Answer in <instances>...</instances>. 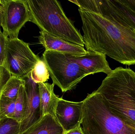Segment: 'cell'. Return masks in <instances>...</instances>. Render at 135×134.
Masks as SVG:
<instances>
[{"instance_id": "cell-11", "label": "cell", "mask_w": 135, "mask_h": 134, "mask_svg": "<svg viewBox=\"0 0 135 134\" xmlns=\"http://www.w3.org/2000/svg\"><path fill=\"white\" fill-rule=\"evenodd\" d=\"M87 51L86 54L81 56L67 54L73 61L85 71L88 75L99 72L108 75L112 71L106 60V55L94 51Z\"/></svg>"}, {"instance_id": "cell-23", "label": "cell", "mask_w": 135, "mask_h": 134, "mask_svg": "<svg viewBox=\"0 0 135 134\" xmlns=\"http://www.w3.org/2000/svg\"><path fill=\"white\" fill-rule=\"evenodd\" d=\"M3 0H0V10L1 11L3 7Z\"/></svg>"}, {"instance_id": "cell-15", "label": "cell", "mask_w": 135, "mask_h": 134, "mask_svg": "<svg viewBox=\"0 0 135 134\" xmlns=\"http://www.w3.org/2000/svg\"><path fill=\"white\" fill-rule=\"evenodd\" d=\"M25 83L23 79L11 76L3 87L1 98L16 100L21 86Z\"/></svg>"}, {"instance_id": "cell-9", "label": "cell", "mask_w": 135, "mask_h": 134, "mask_svg": "<svg viewBox=\"0 0 135 134\" xmlns=\"http://www.w3.org/2000/svg\"><path fill=\"white\" fill-rule=\"evenodd\" d=\"M23 79L27 102L24 115L20 122V134L25 133L42 118L38 84L32 80L30 74Z\"/></svg>"}, {"instance_id": "cell-16", "label": "cell", "mask_w": 135, "mask_h": 134, "mask_svg": "<svg viewBox=\"0 0 135 134\" xmlns=\"http://www.w3.org/2000/svg\"><path fill=\"white\" fill-rule=\"evenodd\" d=\"M25 84L22 85L20 88L15 104L13 119L20 122H21L23 117L27 105V96Z\"/></svg>"}, {"instance_id": "cell-7", "label": "cell", "mask_w": 135, "mask_h": 134, "mask_svg": "<svg viewBox=\"0 0 135 134\" xmlns=\"http://www.w3.org/2000/svg\"><path fill=\"white\" fill-rule=\"evenodd\" d=\"M40 58L29 44L19 38H8L6 68L11 76L23 79L27 77Z\"/></svg>"}, {"instance_id": "cell-14", "label": "cell", "mask_w": 135, "mask_h": 134, "mask_svg": "<svg viewBox=\"0 0 135 134\" xmlns=\"http://www.w3.org/2000/svg\"><path fill=\"white\" fill-rule=\"evenodd\" d=\"M64 130L56 118L51 114L45 115L24 134H63Z\"/></svg>"}, {"instance_id": "cell-20", "label": "cell", "mask_w": 135, "mask_h": 134, "mask_svg": "<svg viewBox=\"0 0 135 134\" xmlns=\"http://www.w3.org/2000/svg\"><path fill=\"white\" fill-rule=\"evenodd\" d=\"M8 38L0 32V67L6 66V46Z\"/></svg>"}, {"instance_id": "cell-22", "label": "cell", "mask_w": 135, "mask_h": 134, "mask_svg": "<svg viewBox=\"0 0 135 134\" xmlns=\"http://www.w3.org/2000/svg\"><path fill=\"white\" fill-rule=\"evenodd\" d=\"M63 134H84L83 131L81 126H79L74 129H72L66 132H64Z\"/></svg>"}, {"instance_id": "cell-24", "label": "cell", "mask_w": 135, "mask_h": 134, "mask_svg": "<svg viewBox=\"0 0 135 134\" xmlns=\"http://www.w3.org/2000/svg\"><path fill=\"white\" fill-rule=\"evenodd\" d=\"M1 10H0V32H1Z\"/></svg>"}, {"instance_id": "cell-4", "label": "cell", "mask_w": 135, "mask_h": 134, "mask_svg": "<svg viewBox=\"0 0 135 134\" xmlns=\"http://www.w3.org/2000/svg\"><path fill=\"white\" fill-rule=\"evenodd\" d=\"M81 126L84 134H135V129L115 116L96 91L83 100Z\"/></svg>"}, {"instance_id": "cell-10", "label": "cell", "mask_w": 135, "mask_h": 134, "mask_svg": "<svg viewBox=\"0 0 135 134\" xmlns=\"http://www.w3.org/2000/svg\"><path fill=\"white\" fill-rule=\"evenodd\" d=\"M83 101L74 102L60 98L55 111V118L66 132L81 126Z\"/></svg>"}, {"instance_id": "cell-13", "label": "cell", "mask_w": 135, "mask_h": 134, "mask_svg": "<svg viewBox=\"0 0 135 134\" xmlns=\"http://www.w3.org/2000/svg\"><path fill=\"white\" fill-rule=\"evenodd\" d=\"M42 117L50 114L55 118V111L60 98L54 92V83H41L38 84Z\"/></svg>"}, {"instance_id": "cell-8", "label": "cell", "mask_w": 135, "mask_h": 134, "mask_svg": "<svg viewBox=\"0 0 135 134\" xmlns=\"http://www.w3.org/2000/svg\"><path fill=\"white\" fill-rule=\"evenodd\" d=\"M1 12V27L3 34L9 39L18 38L21 28L31 21L27 1L3 0Z\"/></svg>"}, {"instance_id": "cell-1", "label": "cell", "mask_w": 135, "mask_h": 134, "mask_svg": "<svg viewBox=\"0 0 135 134\" xmlns=\"http://www.w3.org/2000/svg\"><path fill=\"white\" fill-rule=\"evenodd\" d=\"M87 51L108 56L120 63L135 64V31L113 18L79 8Z\"/></svg>"}, {"instance_id": "cell-19", "label": "cell", "mask_w": 135, "mask_h": 134, "mask_svg": "<svg viewBox=\"0 0 135 134\" xmlns=\"http://www.w3.org/2000/svg\"><path fill=\"white\" fill-rule=\"evenodd\" d=\"M16 100L1 98L0 110L3 117L14 118Z\"/></svg>"}, {"instance_id": "cell-21", "label": "cell", "mask_w": 135, "mask_h": 134, "mask_svg": "<svg viewBox=\"0 0 135 134\" xmlns=\"http://www.w3.org/2000/svg\"><path fill=\"white\" fill-rule=\"evenodd\" d=\"M11 76V74L5 67H0V100L3 87ZM4 118L0 110V119Z\"/></svg>"}, {"instance_id": "cell-6", "label": "cell", "mask_w": 135, "mask_h": 134, "mask_svg": "<svg viewBox=\"0 0 135 134\" xmlns=\"http://www.w3.org/2000/svg\"><path fill=\"white\" fill-rule=\"evenodd\" d=\"M79 9L113 18L135 31V0H78Z\"/></svg>"}, {"instance_id": "cell-12", "label": "cell", "mask_w": 135, "mask_h": 134, "mask_svg": "<svg viewBox=\"0 0 135 134\" xmlns=\"http://www.w3.org/2000/svg\"><path fill=\"white\" fill-rule=\"evenodd\" d=\"M39 40L46 50L75 56L84 55L88 52L84 47L66 41L44 31H40Z\"/></svg>"}, {"instance_id": "cell-5", "label": "cell", "mask_w": 135, "mask_h": 134, "mask_svg": "<svg viewBox=\"0 0 135 134\" xmlns=\"http://www.w3.org/2000/svg\"><path fill=\"white\" fill-rule=\"evenodd\" d=\"M42 60L46 65L53 83L62 93L71 90L89 76L66 53L45 50Z\"/></svg>"}, {"instance_id": "cell-3", "label": "cell", "mask_w": 135, "mask_h": 134, "mask_svg": "<svg viewBox=\"0 0 135 134\" xmlns=\"http://www.w3.org/2000/svg\"><path fill=\"white\" fill-rule=\"evenodd\" d=\"M31 22L46 32L66 41L84 47L83 36L68 18L57 0H27Z\"/></svg>"}, {"instance_id": "cell-18", "label": "cell", "mask_w": 135, "mask_h": 134, "mask_svg": "<svg viewBox=\"0 0 135 134\" xmlns=\"http://www.w3.org/2000/svg\"><path fill=\"white\" fill-rule=\"evenodd\" d=\"M20 122L12 118L0 119V134H20Z\"/></svg>"}, {"instance_id": "cell-17", "label": "cell", "mask_w": 135, "mask_h": 134, "mask_svg": "<svg viewBox=\"0 0 135 134\" xmlns=\"http://www.w3.org/2000/svg\"><path fill=\"white\" fill-rule=\"evenodd\" d=\"M31 78L36 83H46L50 78L48 69L45 62L42 59L37 62L30 73Z\"/></svg>"}, {"instance_id": "cell-2", "label": "cell", "mask_w": 135, "mask_h": 134, "mask_svg": "<svg viewBox=\"0 0 135 134\" xmlns=\"http://www.w3.org/2000/svg\"><path fill=\"white\" fill-rule=\"evenodd\" d=\"M111 112L135 129V72L117 68L105 77L97 90Z\"/></svg>"}]
</instances>
